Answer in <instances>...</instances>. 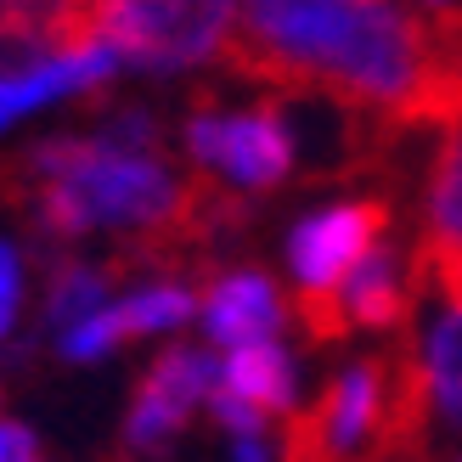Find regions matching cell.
<instances>
[{"mask_svg": "<svg viewBox=\"0 0 462 462\" xmlns=\"http://www.w3.org/2000/svg\"><path fill=\"white\" fill-rule=\"evenodd\" d=\"M220 62L288 97H333L395 130L451 125L462 113V6L378 0H282L231 6Z\"/></svg>", "mask_w": 462, "mask_h": 462, "instance_id": "6da1fadb", "label": "cell"}, {"mask_svg": "<svg viewBox=\"0 0 462 462\" xmlns=\"http://www.w3.org/2000/svg\"><path fill=\"white\" fill-rule=\"evenodd\" d=\"M418 293H423L418 243L401 248L395 237H378L333 293L299 299L293 316L310 333V344H338L350 333H406L411 310H418Z\"/></svg>", "mask_w": 462, "mask_h": 462, "instance_id": "7a4b0ae2", "label": "cell"}, {"mask_svg": "<svg viewBox=\"0 0 462 462\" xmlns=\"http://www.w3.org/2000/svg\"><path fill=\"white\" fill-rule=\"evenodd\" d=\"M187 152L203 170H226L231 187H248V192H276L299 158L288 113L276 97H265L248 113H220L215 97H203L187 113Z\"/></svg>", "mask_w": 462, "mask_h": 462, "instance_id": "3957f363", "label": "cell"}, {"mask_svg": "<svg viewBox=\"0 0 462 462\" xmlns=\"http://www.w3.org/2000/svg\"><path fill=\"white\" fill-rule=\"evenodd\" d=\"M231 29V6H135V0H113L97 6V34L119 62L147 68V74H170V68L215 62Z\"/></svg>", "mask_w": 462, "mask_h": 462, "instance_id": "277c9868", "label": "cell"}, {"mask_svg": "<svg viewBox=\"0 0 462 462\" xmlns=\"http://www.w3.org/2000/svg\"><path fill=\"white\" fill-rule=\"evenodd\" d=\"M389 198H350L333 209H316L288 231V271L299 282V299L333 293L344 276L361 265V254L378 237H389Z\"/></svg>", "mask_w": 462, "mask_h": 462, "instance_id": "5b68a950", "label": "cell"}, {"mask_svg": "<svg viewBox=\"0 0 462 462\" xmlns=\"http://www.w3.org/2000/svg\"><path fill=\"white\" fill-rule=\"evenodd\" d=\"M220 383V361L209 350H192V344H170L164 356L147 366L142 389L130 401V418H125V451H164L180 429H187L192 406L209 401V389Z\"/></svg>", "mask_w": 462, "mask_h": 462, "instance_id": "8992f818", "label": "cell"}, {"mask_svg": "<svg viewBox=\"0 0 462 462\" xmlns=\"http://www.w3.org/2000/svg\"><path fill=\"white\" fill-rule=\"evenodd\" d=\"M203 328L215 344H271V333L282 328V293L271 288L265 271H226L203 288Z\"/></svg>", "mask_w": 462, "mask_h": 462, "instance_id": "52a82bcc", "label": "cell"}, {"mask_svg": "<svg viewBox=\"0 0 462 462\" xmlns=\"http://www.w3.org/2000/svg\"><path fill=\"white\" fill-rule=\"evenodd\" d=\"M119 57L97 45V51H79V57H45V62H29V68H12L0 74V130L23 113H34L57 97H79V90H102L113 79Z\"/></svg>", "mask_w": 462, "mask_h": 462, "instance_id": "ba28073f", "label": "cell"}, {"mask_svg": "<svg viewBox=\"0 0 462 462\" xmlns=\"http://www.w3.org/2000/svg\"><path fill=\"white\" fill-rule=\"evenodd\" d=\"M220 389L237 395L243 406H254L271 423L293 406V361L276 350V344H243V350H231V361L220 366Z\"/></svg>", "mask_w": 462, "mask_h": 462, "instance_id": "9c48e42d", "label": "cell"}, {"mask_svg": "<svg viewBox=\"0 0 462 462\" xmlns=\"http://www.w3.org/2000/svg\"><path fill=\"white\" fill-rule=\"evenodd\" d=\"M107 288L113 271L107 265H85V260H62L51 271V288H45V333H74L79 321L107 310Z\"/></svg>", "mask_w": 462, "mask_h": 462, "instance_id": "30bf717a", "label": "cell"}, {"mask_svg": "<svg viewBox=\"0 0 462 462\" xmlns=\"http://www.w3.org/2000/svg\"><path fill=\"white\" fill-rule=\"evenodd\" d=\"M423 383H429V418L462 434V310H446L423 350Z\"/></svg>", "mask_w": 462, "mask_h": 462, "instance_id": "8fae6325", "label": "cell"}, {"mask_svg": "<svg viewBox=\"0 0 462 462\" xmlns=\"http://www.w3.org/2000/svg\"><path fill=\"white\" fill-rule=\"evenodd\" d=\"M192 310H198L192 288L152 282V288H135L125 305H113V321H119L125 338H142V333H170V328H180V321H192Z\"/></svg>", "mask_w": 462, "mask_h": 462, "instance_id": "7c38bea8", "label": "cell"}, {"mask_svg": "<svg viewBox=\"0 0 462 462\" xmlns=\"http://www.w3.org/2000/svg\"><path fill=\"white\" fill-rule=\"evenodd\" d=\"M57 344H62V356H68V361H102L113 344H125V333H119V321H113V305H107L102 316L79 321V328H74V333H62Z\"/></svg>", "mask_w": 462, "mask_h": 462, "instance_id": "4fadbf2b", "label": "cell"}, {"mask_svg": "<svg viewBox=\"0 0 462 462\" xmlns=\"http://www.w3.org/2000/svg\"><path fill=\"white\" fill-rule=\"evenodd\" d=\"M17 299H23V265H17V248H12V243H0V338L12 333Z\"/></svg>", "mask_w": 462, "mask_h": 462, "instance_id": "5bb4252c", "label": "cell"}, {"mask_svg": "<svg viewBox=\"0 0 462 462\" xmlns=\"http://www.w3.org/2000/svg\"><path fill=\"white\" fill-rule=\"evenodd\" d=\"M0 462H34V434L23 423H0Z\"/></svg>", "mask_w": 462, "mask_h": 462, "instance_id": "9a60e30c", "label": "cell"}, {"mask_svg": "<svg viewBox=\"0 0 462 462\" xmlns=\"http://www.w3.org/2000/svg\"><path fill=\"white\" fill-rule=\"evenodd\" d=\"M231 462H271L265 434H254V440H237V446H231Z\"/></svg>", "mask_w": 462, "mask_h": 462, "instance_id": "2e32d148", "label": "cell"}, {"mask_svg": "<svg viewBox=\"0 0 462 462\" xmlns=\"http://www.w3.org/2000/svg\"><path fill=\"white\" fill-rule=\"evenodd\" d=\"M457 462H462V457H457Z\"/></svg>", "mask_w": 462, "mask_h": 462, "instance_id": "e0dca14e", "label": "cell"}]
</instances>
